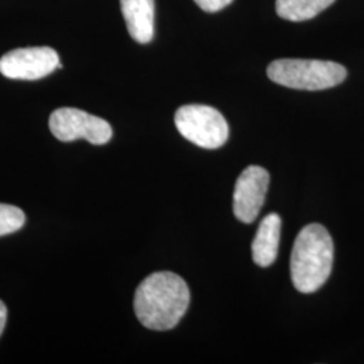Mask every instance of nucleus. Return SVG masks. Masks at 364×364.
<instances>
[{"instance_id":"1","label":"nucleus","mask_w":364,"mask_h":364,"mask_svg":"<svg viewBox=\"0 0 364 364\" xmlns=\"http://www.w3.org/2000/svg\"><path fill=\"white\" fill-rule=\"evenodd\" d=\"M189 302V287L180 275L158 272L139 284L134 297V311L146 328L169 331L181 321Z\"/></svg>"},{"instance_id":"2","label":"nucleus","mask_w":364,"mask_h":364,"mask_svg":"<svg viewBox=\"0 0 364 364\" xmlns=\"http://www.w3.org/2000/svg\"><path fill=\"white\" fill-rule=\"evenodd\" d=\"M333 240L326 227L309 224L299 231L290 257V277L294 287L309 294L328 281L333 266Z\"/></svg>"},{"instance_id":"3","label":"nucleus","mask_w":364,"mask_h":364,"mask_svg":"<svg viewBox=\"0 0 364 364\" xmlns=\"http://www.w3.org/2000/svg\"><path fill=\"white\" fill-rule=\"evenodd\" d=\"M267 76L287 88L323 91L341 84L347 78V69L332 61L284 58L269 65Z\"/></svg>"},{"instance_id":"4","label":"nucleus","mask_w":364,"mask_h":364,"mask_svg":"<svg viewBox=\"0 0 364 364\" xmlns=\"http://www.w3.org/2000/svg\"><path fill=\"white\" fill-rule=\"evenodd\" d=\"M174 122L185 139L203 149H219L230 136L227 120L208 105H183L177 109Z\"/></svg>"},{"instance_id":"5","label":"nucleus","mask_w":364,"mask_h":364,"mask_svg":"<svg viewBox=\"0 0 364 364\" xmlns=\"http://www.w3.org/2000/svg\"><path fill=\"white\" fill-rule=\"evenodd\" d=\"M53 135L63 142L85 139L92 144H108L112 138L109 123L78 108H58L49 119Z\"/></svg>"},{"instance_id":"6","label":"nucleus","mask_w":364,"mask_h":364,"mask_svg":"<svg viewBox=\"0 0 364 364\" xmlns=\"http://www.w3.org/2000/svg\"><path fill=\"white\" fill-rule=\"evenodd\" d=\"M63 68L57 52L48 46L22 48L0 58V73L13 80H39Z\"/></svg>"},{"instance_id":"7","label":"nucleus","mask_w":364,"mask_h":364,"mask_svg":"<svg viewBox=\"0 0 364 364\" xmlns=\"http://www.w3.org/2000/svg\"><path fill=\"white\" fill-rule=\"evenodd\" d=\"M270 183L267 170L251 165L239 176L234 192V213L243 223H254L259 216Z\"/></svg>"},{"instance_id":"8","label":"nucleus","mask_w":364,"mask_h":364,"mask_svg":"<svg viewBox=\"0 0 364 364\" xmlns=\"http://www.w3.org/2000/svg\"><path fill=\"white\" fill-rule=\"evenodd\" d=\"M120 7L132 39L149 43L154 38V0H120Z\"/></svg>"},{"instance_id":"9","label":"nucleus","mask_w":364,"mask_h":364,"mask_svg":"<svg viewBox=\"0 0 364 364\" xmlns=\"http://www.w3.org/2000/svg\"><path fill=\"white\" fill-rule=\"evenodd\" d=\"M281 228L282 220L277 213H270L260 221L259 228L251 246L252 259L260 267H269L277 259Z\"/></svg>"},{"instance_id":"10","label":"nucleus","mask_w":364,"mask_h":364,"mask_svg":"<svg viewBox=\"0 0 364 364\" xmlns=\"http://www.w3.org/2000/svg\"><path fill=\"white\" fill-rule=\"evenodd\" d=\"M336 0H277V14L290 22L309 21L323 13Z\"/></svg>"},{"instance_id":"11","label":"nucleus","mask_w":364,"mask_h":364,"mask_svg":"<svg viewBox=\"0 0 364 364\" xmlns=\"http://www.w3.org/2000/svg\"><path fill=\"white\" fill-rule=\"evenodd\" d=\"M26 220L23 210L9 204H0V236L19 231Z\"/></svg>"},{"instance_id":"12","label":"nucleus","mask_w":364,"mask_h":364,"mask_svg":"<svg viewBox=\"0 0 364 364\" xmlns=\"http://www.w3.org/2000/svg\"><path fill=\"white\" fill-rule=\"evenodd\" d=\"M196 4L207 13H218L232 3V0H195Z\"/></svg>"},{"instance_id":"13","label":"nucleus","mask_w":364,"mask_h":364,"mask_svg":"<svg viewBox=\"0 0 364 364\" xmlns=\"http://www.w3.org/2000/svg\"><path fill=\"white\" fill-rule=\"evenodd\" d=\"M6 321H7V308L4 302L0 299V335L6 326Z\"/></svg>"}]
</instances>
